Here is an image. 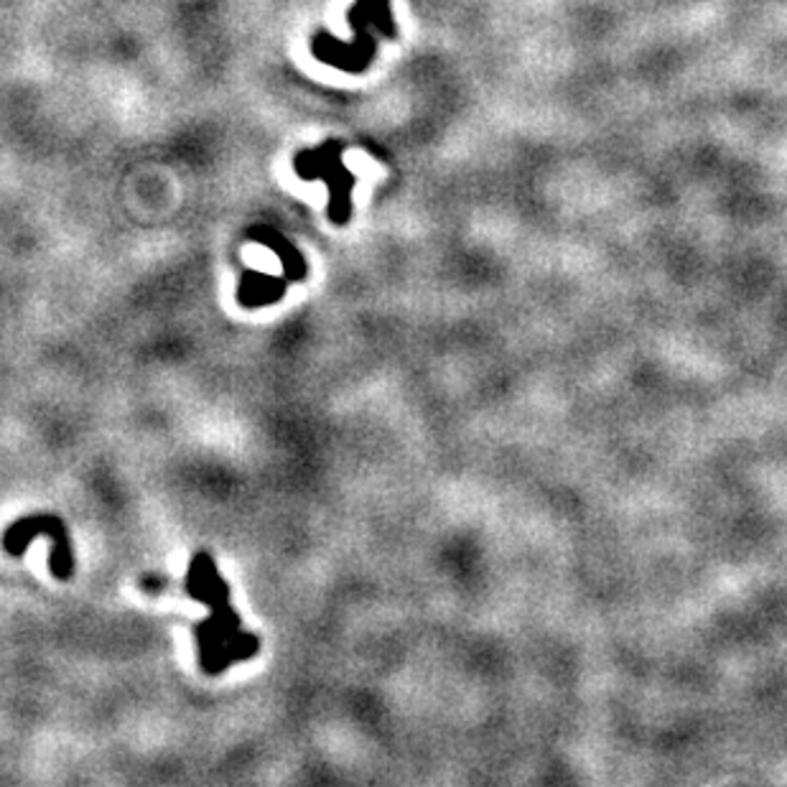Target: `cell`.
<instances>
[{
    "mask_svg": "<svg viewBox=\"0 0 787 787\" xmlns=\"http://www.w3.org/2000/svg\"><path fill=\"white\" fill-rule=\"evenodd\" d=\"M186 594L196 602L212 607V617L196 625V642H199V663L209 675H217V660L227 645L250 640L253 635L242 632L238 612L230 607V586L219 577L209 554H196L189 563Z\"/></svg>",
    "mask_w": 787,
    "mask_h": 787,
    "instance_id": "obj_1",
    "label": "cell"
},
{
    "mask_svg": "<svg viewBox=\"0 0 787 787\" xmlns=\"http://www.w3.org/2000/svg\"><path fill=\"white\" fill-rule=\"evenodd\" d=\"M296 174L304 181H324L329 186V219L347 225L352 217V189L357 184L352 171L342 163V144L327 140L313 151H298L294 159Z\"/></svg>",
    "mask_w": 787,
    "mask_h": 787,
    "instance_id": "obj_2",
    "label": "cell"
},
{
    "mask_svg": "<svg viewBox=\"0 0 787 787\" xmlns=\"http://www.w3.org/2000/svg\"><path fill=\"white\" fill-rule=\"evenodd\" d=\"M36 535H49L52 538V573L54 579L69 581L75 577V554L72 543H69V533L61 517L57 515H28L15 521L8 531L3 533V548L5 554L11 556H23L26 554L28 543L36 538Z\"/></svg>",
    "mask_w": 787,
    "mask_h": 787,
    "instance_id": "obj_3",
    "label": "cell"
},
{
    "mask_svg": "<svg viewBox=\"0 0 787 787\" xmlns=\"http://www.w3.org/2000/svg\"><path fill=\"white\" fill-rule=\"evenodd\" d=\"M347 19L354 31V42L344 44L340 38L321 31V34L313 38V54H317V59L327 61V65L337 69H344V72H362L375 57V36L369 34V31H373V19H369L367 0H357V3L350 8Z\"/></svg>",
    "mask_w": 787,
    "mask_h": 787,
    "instance_id": "obj_4",
    "label": "cell"
},
{
    "mask_svg": "<svg viewBox=\"0 0 787 787\" xmlns=\"http://www.w3.org/2000/svg\"><path fill=\"white\" fill-rule=\"evenodd\" d=\"M248 238L253 242H261V246H267L275 255L281 258L286 281H290V283L306 281V275H309L306 258L298 253V248L294 246V242H288L278 230H273V227H265V225H255L248 230Z\"/></svg>",
    "mask_w": 787,
    "mask_h": 787,
    "instance_id": "obj_5",
    "label": "cell"
},
{
    "mask_svg": "<svg viewBox=\"0 0 787 787\" xmlns=\"http://www.w3.org/2000/svg\"><path fill=\"white\" fill-rule=\"evenodd\" d=\"M288 281L273 278V275L258 273V271H246L240 278L238 286V304L246 306V309H261V306L278 304L283 296H286Z\"/></svg>",
    "mask_w": 787,
    "mask_h": 787,
    "instance_id": "obj_6",
    "label": "cell"
},
{
    "mask_svg": "<svg viewBox=\"0 0 787 787\" xmlns=\"http://www.w3.org/2000/svg\"><path fill=\"white\" fill-rule=\"evenodd\" d=\"M369 19H373V28L385 38H396V21L390 13V0H367Z\"/></svg>",
    "mask_w": 787,
    "mask_h": 787,
    "instance_id": "obj_7",
    "label": "cell"
},
{
    "mask_svg": "<svg viewBox=\"0 0 787 787\" xmlns=\"http://www.w3.org/2000/svg\"><path fill=\"white\" fill-rule=\"evenodd\" d=\"M140 586H144L146 589V592H163V589H167V581H159V579H153V581H144V584H140Z\"/></svg>",
    "mask_w": 787,
    "mask_h": 787,
    "instance_id": "obj_8",
    "label": "cell"
}]
</instances>
